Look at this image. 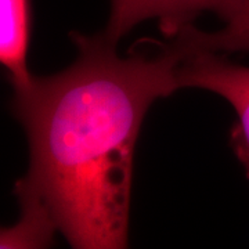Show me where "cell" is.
<instances>
[{
    "label": "cell",
    "instance_id": "cell-1",
    "mask_svg": "<svg viewBox=\"0 0 249 249\" xmlns=\"http://www.w3.org/2000/svg\"><path fill=\"white\" fill-rule=\"evenodd\" d=\"M70 37L78 49L71 67L35 76L11 100L29 144L19 181L45 201L71 247L126 248L140 127L155 100L181 89L183 54L160 43L121 57L103 34Z\"/></svg>",
    "mask_w": 249,
    "mask_h": 249
},
{
    "label": "cell",
    "instance_id": "cell-2",
    "mask_svg": "<svg viewBox=\"0 0 249 249\" xmlns=\"http://www.w3.org/2000/svg\"><path fill=\"white\" fill-rule=\"evenodd\" d=\"M178 50L183 54L180 88L213 91L234 108L237 121L232 124L230 144L249 178V67L229 61L220 53Z\"/></svg>",
    "mask_w": 249,
    "mask_h": 249
},
{
    "label": "cell",
    "instance_id": "cell-3",
    "mask_svg": "<svg viewBox=\"0 0 249 249\" xmlns=\"http://www.w3.org/2000/svg\"><path fill=\"white\" fill-rule=\"evenodd\" d=\"M248 3L249 0H111L108 24L101 34L116 45L137 24L155 18L160 32L170 39L181 29L194 25L196 18L205 11H212L227 24Z\"/></svg>",
    "mask_w": 249,
    "mask_h": 249
},
{
    "label": "cell",
    "instance_id": "cell-4",
    "mask_svg": "<svg viewBox=\"0 0 249 249\" xmlns=\"http://www.w3.org/2000/svg\"><path fill=\"white\" fill-rule=\"evenodd\" d=\"M31 42V0H0V61L14 91L28 88Z\"/></svg>",
    "mask_w": 249,
    "mask_h": 249
},
{
    "label": "cell",
    "instance_id": "cell-5",
    "mask_svg": "<svg viewBox=\"0 0 249 249\" xmlns=\"http://www.w3.org/2000/svg\"><path fill=\"white\" fill-rule=\"evenodd\" d=\"M14 194L19 202L21 217L14 226L1 230L0 248H46L52 245L58 226L45 201L19 180L16 183Z\"/></svg>",
    "mask_w": 249,
    "mask_h": 249
},
{
    "label": "cell",
    "instance_id": "cell-6",
    "mask_svg": "<svg viewBox=\"0 0 249 249\" xmlns=\"http://www.w3.org/2000/svg\"><path fill=\"white\" fill-rule=\"evenodd\" d=\"M169 42L183 52L240 53L249 52V3L237 17L216 32H204L188 25Z\"/></svg>",
    "mask_w": 249,
    "mask_h": 249
}]
</instances>
